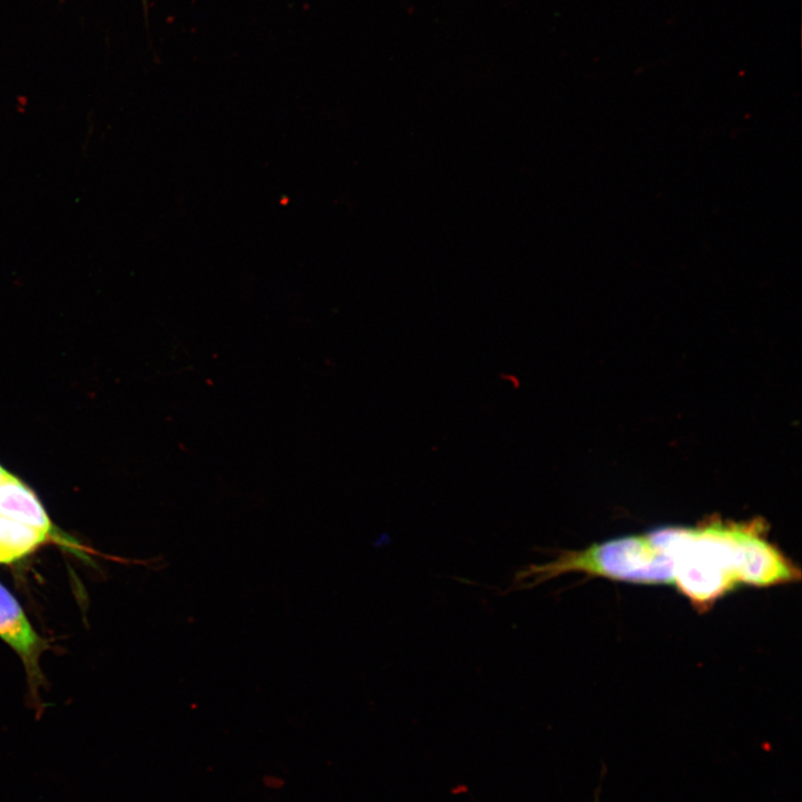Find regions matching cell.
<instances>
[{"mask_svg":"<svg viewBox=\"0 0 802 802\" xmlns=\"http://www.w3.org/2000/svg\"><path fill=\"white\" fill-rule=\"evenodd\" d=\"M0 516L31 526L49 536L53 534L50 518L35 491L9 472L0 482Z\"/></svg>","mask_w":802,"mask_h":802,"instance_id":"cell-2","label":"cell"},{"mask_svg":"<svg viewBox=\"0 0 802 802\" xmlns=\"http://www.w3.org/2000/svg\"><path fill=\"white\" fill-rule=\"evenodd\" d=\"M0 637L26 662L37 661L43 643L29 624L16 598L0 584Z\"/></svg>","mask_w":802,"mask_h":802,"instance_id":"cell-3","label":"cell"},{"mask_svg":"<svg viewBox=\"0 0 802 802\" xmlns=\"http://www.w3.org/2000/svg\"><path fill=\"white\" fill-rule=\"evenodd\" d=\"M48 534L0 516V564H9L32 552Z\"/></svg>","mask_w":802,"mask_h":802,"instance_id":"cell-4","label":"cell"},{"mask_svg":"<svg viewBox=\"0 0 802 802\" xmlns=\"http://www.w3.org/2000/svg\"><path fill=\"white\" fill-rule=\"evenodd\" d=\"M7 473H8V471L4 470V469L2 468V466H0V482L2 481V479L4 478V476H6Z\"/></svg>","mask_w":802,"mask_h":802,"instance_id":"cell-5","label":"cell"},{"mask_svg":"<svg viewBox=\"0 0 802 802\" xmlns=\"http://www.w3.org/2000/svg\"><path fill=\"white\" fill-rule=\"evenodd\" d=\"M567 573L668 584L703 612L742 586L769 587L800 579L799 567L756 521L664 527L581 550H559L549 563L527 567L535 586Z\"/></svg>","mask_w":802,"mask_h":802,"instance_id":"cell-1","label":"cell"}]
</instances>
